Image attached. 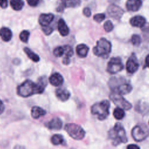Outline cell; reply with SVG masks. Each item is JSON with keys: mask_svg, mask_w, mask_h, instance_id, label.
I'll use <instances>...</instances> for the list:
<instances>
[{"mask_svg": "<svg viewBox=\"0 0 149 149\" xmlns=\"http://www.w3.org/2000/svg\"><path fill=\"white\" fill-rule=\"evenodd\" d=\"M45 126L49 129L59 130L62 128V122L60 118L56 117L46 123Z\"/></svg>", "mask_w": 149, "mask_h": 149, "instance_id": "cell-12", "label": "cell"}, {"mask_svg": "<svg viewBox=\"0 0 149 149\" xmlns=\"http://www.w3.org/2000/svg\"><path fill=\"white\" fill-rule=\"evenodd\" d=\"M145 67L149 68V55H148L145 59Z\"/></svg>", "mask_w": 149, "mask_h": 149, "instance_id": "cell-40", "label": "cell"}, {"mask_svg": "<svg viewBox=\"0 0 149 149\" xmlns=\"http://www.w3.org/2000/svg\"><path fill=\"white\" fill-rule=\"evenodd\" d=\"M109 98L111 100L120 108L125 110H129L132 108V104L119 94L112 92L109 95Z\"/></svg>", "mask_w": 149, "mask_h": 149, "instance_id": "cell-6", "label": "cell"}, {"mask_svg": "<svg viewBox=\"0 0 149 149\" xmlns=\"http://www.w3.org/2000/svg\"><path fill=\"white\" fill-rule=\"evenodd\" d=\"M45 87L39 84H36L30 80H27L17 87V94L22 97H28L36 94H41Z\"/></svg>", "mask_w": 149, "mask_h": 149, "instance_id": "cell-1", "label": "cell"}, {"mask_svg": "<svg viewBox=\"0 0 149 149\" xmlns=\"http://www.w3.org/2000/svg\"><path fill=\"white\" fill-rule=\"evenodd\" d=\"M109 107L110 102L105 100L93 105L91 107V112L93 115H96L99 120H102L109 115Z\"/></svg>", "mask_w": 149, "mask_h": 149, "instance_id": "cell-4", "label": "cell"}, {"mask_svg": "<svg viewBox=\"0 0 149 149\" xmlns=\"http://www.w3.org/2000/svg\"><path fill=\"white\" fill-rule=\"evenodd\" d=\"M76 53L79 57L85 58L88 52L89 48L85 44H81L78 45L76 48Z\"/></svg>", "mask_w": 149, "mask_h": 149, "instance_id": "cell-21", "label": "cell"}, {"mask_svg": "<svg viewBox=\"0 0 149 149\" xmlns=\"http://www.w3.org/2000/svg\"><path fill=\"white\" fill-rule=\"evenodd\" d=\"M83 13L84 14V16H86V17H90L91 16V10L89 8H84L83 9Z\"/></svg>", "mask_w": 149, "mask_h": 149, "instance_id": "cell-34", "label": "cell"}, {"mask_svg": "<svg viewBox=\"0 0 149 149\" xmlns=\"http://www.w3.org/2000/svg\"><path fill=\"white\" fill-rule=\"evenodd\" d=\"M127 149H140V147L136 144H129L127 146Z\"/></svg>", "mask_w": 149, "mask_h": 149, "instance_id": "cell-37", "label": "cell"}, {"mask_svg": "<svg viewBox=\"0 0 149 149\" xmlns=\"http://www.w3.org/2000/svg\"><path fill=\"white\" fill-rule=\"evenodd\" d=\"M109 137L115 146L121 143H126L127 140L125 130L120 123H116L114 127L109 130Z\"/></svg>", "mask_w": 149, "mask_h": 149, "instance_id": "cell-2", "label": "cell"}, {"mask_svg": "<svg viewBox=\"0 0 149 149\" xmlns=\"http://www.w3.org/2000/svg\"><path fill=\"white\" fill-rule=\"evenodd\" d=\"M30 36V33L27 30L22 31L19 35L20 40L23 42H27L29 40V38Z\"/></svg>", "mask_w": 149, "mask_h": 149, "instance_id": "cell-28", "label": "cell"}, {"mask_svg": "<svg viewBox=\"0 0 149 149\" xmlns=\"http://www.w3.org/2000/svg\"><path fill=\"white\" fill-rule=\"evenodd\" d=\"M43 32L44 33V34L45 35H49L50 34L52 33V31H53V29L49 26H45V27H42V29Z\"/></svg>", "mask_w": 149, "mask_h": 149, "instance_id": "cell-33", "label": "cell"}, {"mask_svg": "<svg viewBox=\"0 0 149 149\" xmlns=\"http://www.w3.org/2000/svg\"><path fill=\"white\" fill-rule=\"evenodd\" d=\"M10 4L13 9L20 10L24 6V2L21 0H12L10 2Z\"/></svg>", "mask_w": 149, "mask_h": 149, "instance_id": "cell-24", "label": "cell"}, {"mask_svg": "<svg viewBox=\"0 0 149 149\" xmlns=\"http://www.w3.org/2000/svg\"><path fill=\"white\" fill-rule=\"evenodd\" d=\"M24 51L26 53V54L27 55V56L33 62H37L40 61V57L39 56L34 53L33 51H32L30 48H24Z\"/></svg>", "mask_w": 149, "mask_h": 149, "instance_id": "cell-23", "label": "cell"}, {"mask_svg": "<svg viewBox=\"0 0 149 149\" xmlns=\"http://www.w3.org/2000/svg\"><path fill=\"white\" fill-rule=\"evenodd\" d=\"M113 115L115 119H116L118 120H120L125 116V112L123 109L117 107L113 110Z\"/></svg>", "mask_w": 149, "mask_h": 149, "instance_id": "cell-25", "label": "cell"}, {"mask_svg": "<svg viewBox=\"0 0 149 149\" xmlns=\"http://www.w3.org/2000/svg\"><path fill=\"white\" fill-rule=\"evenodd\" d=\"M5 109V106L2 102V101L0 100V114H1Z\"/></svg>", "mask_w": 149, "mask_h": 149, "instance_id": "cell-38", "label": "cell"}, {"mask_svg": "<svg viewBox=\"0 0 149 149\" xmlns=\"http://www.w3.org/2000/svg\"><path fill=\"white\" fill-rule=\"evenodd\" d=\"M139 64L137 62V59L134 54H132V55L129 58L126 62V68L127 72L129 73H133L136 72L139 69Z\"/></svg>", "mask_w": 149, "mask_h": 149, "instance_id": "cell-9", "label": "cell"}, {"mask_svg": "<svg viewBox=\"0 0 149 149\" xmlns=\"http://www.w3.org/2000/svg\"><path fill=\"white\" fill-rule=\"evenodd\" d=\"M132 90V87L129 84H122L119 86L116 87L113 89V91L120 95H124L129 93Z\"/></svg>", "mask_w": 149, "mask_h": 149, "instance_id": "cell-13", "label": "cell"}, {"mask_svg": "<svg viewBox=\"0 0 149 149\" xmlns=\"http://www.w3.org/2000/svg\"><path fill=\"white\" fill-rule=\"evenodd\" d=\"M80 3V1H62V4L57 8V11L61 12L63 10L64 8L66 7H75L79 5Z\"/></svg>", "mask_w": 149, "mask_h": 149, "instance_id": "cell-22", "label": "cell"}, {"mask_svg": "<svg viewBox=\"0 0 149 149\" xmlns=\"http://www.w3.org/2000/svg\"><path fill=\"white\" fill-rule=\"evenodd\" d=\"M111 43L105 38H101L97 41L96 45L93 49V52L98 57L107 58L111 53Z\"/></svg>", "mask_w": 149, "mask_h": 149, "instance_id": "cell-3", "label": "cell"}, {"mask_svg": "<svg viewBox=\"0 0 149 149\" xmlns=\"http://www.w3.org/2000/svg\"><path fill=\"white\" fill-rule=\"evenodd\" d=\"M46 114V111L42 108L37 106H34L31 108V115L34 119H38Z\"/></svg>", "mask_w": 149, "mask_h": 149, "instance_id": "cell-19", "label": "cell"}, {"mask_svg": "<svg viewBox=\"0 0 149 149\" xmlns=\"http://www.w3.org/2000/svg\"><path fill=\"white\" fill-rule=\"evenodd\" d=\"M65 130L73 139L80 140L85 136V131L79 125L76 123H68L65 126Z\"/></svg>", "mask_w": 149, "mask_h": 149, "instance_id": "cell-5", "label": "cell"}, {"mask_svg": "<svg viewBox=\"0 0 149 149\" xmlns=\"http://www.w3.org/2000/svg\"><path fill=\"white\" fill-rule=\"evenodd\" d=\"M0 6L2 8H6L8 6L7 1H0Z\"/></svg>", "mask_w": 149, "mask_h": 149, "instance_id": "cell-36", "label": "cell"}, {"mask_svg": "<svg viewBox=\"0 0 149 149\" xmlns=\"http://www.w3.org/2000/svg\"><path fill=\"white\" fill-rule=\"evenodd\" d=\"M58 29L60 34L62 36H66L69 33V29L62 19H60L58 21Z\"/></svg>", "mask_w": 149, "mask_h": 149, "instance_id": "cell-18", "label": "cell"}, {"mask_svg": "<svg viewBox=\"0 0 149 149\" xmlns=\"http://www.w3.org/2000/svg\"><path fill=\"white\" fill-rule=\"evenodd\" d=\"M70 149H74V148H70Z\"/></svg>", "mask_w": 149, "mask_h": 149, "instance_id": "cell-42", "label": "cell"}, {"mask_svg": "<svg viewBox=\"0 0 149 149\" xmlns=\"http://www.w3.org/2000/svg\"><path fill=\"white\" fill-rule=\"evenodd\" d=\"M107 12L111 17L115 19H119L123 14V10L122 9L113 4H112L108 6Z\"/></svg>", "mask_w": 149, "mask_h": 149, "instance_id": "cell-10", "label": "cell"}, {"mask_svg": "<svg viewBox=\"0 0 149 149\" xmlns=\"http://www.w3.org/2000/svg\"><path fill=\"white\" fill-rule=\"evenodd\" d=\"M142 5V2L139 0H129L126 2V7L128 10L137 11Z\"/></svg>", "mask_w": 149, "mask_h": 149, "instance_id": "cell-15", "label": "cell"}, {"mask_svg": "<svg viewBox=\"0 0 149 149\" xmlns=\"http://www.w3.org/2000/svg\"><path fill=\"white\" fill-rule=\"evenodd\" d=\"M54 16L52 13L41 14L38 18V22L42 27L48 26L53 20Z\"/></svg>", "mask_w": 149, "mask_h": 149, "instance_id": "cell-11", "label": "cell"}, {"mask_svg": "<svg viewBox=\"0 0 149 149\" xmlns=\"http://www.w3.org/2000/svg\"><path fill=\"white\" fill-rule=\"evenodd\" d=\"M38 2H39V1L37 0H29V1H27V3L30 6H36L37 5Z\"/></svg>", "mask_w": 149, "mask_h": 149, "instance_id": "cell-35", "label": "cell"}, {"mask_svg": "<svg viewBox=\"0 0 149 149\" xmlns=\"http://www.w3.org/2000/svg\"><path fill=\"white\" fill-rule=\"evenodd\" d=\"M62 63L65 65H68L70 63V58L64 57L62 61Z\"/></svg>", "mask_w": 149, "mask_h": 149, "instance_id": "cell-39", "label": "cell"}, {"mask_svg": "<svg viewBox=\"0 0 149 149\" xmlns=\"http://www.w3.org/2000/svg\"><path fill=\"white\" fill-rule=\"evenodd\" d=\"M146 23L145 18L141 16H135L131 18L130 20V24L133 27H143Z\"/></svg>", "mask_w": 149, "mask_h": 149, "instance_id": "cell-16", "label": "cell"}, {"mask_svg": "<svg viewBox=\"0 0 149 149\" xmlns=\"http://www.w3.org/2000/svg\"><path fill=\"white\" fill-rule=\"evenodd\" d=\"M51 143L54 145H59L63 143V137L61 134H56L52 136V137L51 139Z\"/></svg>", "mask_w": 149, "mask_h": 149, "instance_id": "cell-26", "label": "cell"}, {"mask_svg": "<svg viewBox=\"0 0 149 149\" xmlns=\"http://www.w3.org/2000/svg\"><path fill=\"white\" fill-rule=\"evenodd\" d=\"M104 29L107 32L111 31L113 29V25L111 20H107L104 24Z\"/></svg>", "mask_w": 149, "mask_h": 149, "instance_id": "cell-31", "label": "cell"}, {"mask_svg": "<svg viewBox=\"0 0 149 149\" xmlns=\"http://www.w3.org/2000/svg\"><path fill=\"white\" fill-rule=\"evenodd\" d=\"M141 40L139 35L133 34L131 38V42L134 45H139L141 43Z\"/></svg>", "mask_w": 149, "mask_h": 149, "instance_id": "cell-29", "label": "cell"}, {"mask_svg": "<svg viewBox=\"0 0 149 149\" xmlns=\"http://www.w3.org/2000/svg\"><path fill=\"white\" fill-rule=\"evenodd\" d=\"M149 134L148 129L143 126L137 125L134 126L132 130V136L136 141L144 140Z\"/></svg>", "mask_w": 149, "mask_h": 149, "instance_id": "cell-7", "label": "cell"}, {"mask_svg": "<svg viewBox=\"0 0 149 149\" xmlns=\"http://www.w3.org/2000/svg\"><path fill=\"white\" fill-rule=\"evenodd\" d=\"M123 68V65L121 59L119 57H113L107 64V70L109 73L115 74L121 71Z\"/></svg>", "mask_w": 149, "mask_h": 149, "instance_id": "cell-8", "label": "cell"}, {"mask_svg": "<svg viewBox=\"0 0 149 149\" xmlns=\"http://www.w3.org/2000/svg\"><path fill=\"white\" fill-rule=\"evenodd\" d=\"M55 94L56 97L62 101H67L70 96V94L68 90L63 88H59L55 91Z\"/></svg>", "mask_w": 149, "mask_h": 149, "instance_id": "cell-17", "label": "cell"}, {"mask_svg": "<svg viewBox=\"0 0 149 149\" xmlns=\"http://www.w3.org/2000/svg\"><path fill=\"white\" fill-rule=\"evenodd\" d=\"M63 51H64V54L65 55V57L70 58L71 56L73 55V48L69 46V45H65L63 47Z\"/></svg>", "mask_w": 149, "mask_h": 149, "instance_id": "cell-27", "label": "cell"}, {"mask_svg": "<svg viewBox=\"0 0 149 149\" xmlns=\"http://www.w3.org/2000/svg\"><path fill=\"white\" fill-rule=\"evenodd\" d=\"M53 54L56 57H61L64 54L63 47H58L54 49Z\"/></svg>", "mask_w": 149, "mask_h": 149, "instance_id": "cell-30", "label": "cell"}, {"mask_svg": "<svg viewBox=\"0 0 149 149\" xmlns=\"http://www.w3.org/2000/svg\"><path fill=\"white\" fill-rule=\"evenodd\" d=\"M14 149H24V147L21 146H16Z\"/></svg>", "mask_w": 149, "mask_h": 149, "instance_id": "cell-41", "label": "cell"}, {"mask_svg": "<svg viewBox=\"0 0 149 149\" xmlns=\"http://www.w3.org/2000/svg\"><path fill=\"white\" fill-rule=\"evenodd\" d=\"M0 37L4 41H9L12 37L11 30L7 27H2L0 29Z\"/></svg>", "mask_w": 149, "mask_h": 149, "instance_id": "cell-20", "label": "cell"}, {"mask_svg": "<svg viewBox=\"0 0 149 149\" xmlns=\"http://www.w3.org/2000/svg\"><path fill=\"white\" fill-rule=\"evenodd\" d=\"M49 82L54 86H59L63 83V78L59 73H55L49 77Z\"/></svg>", "mask_w": 149, "mask_h": 149, "instance_id": "cell-14", "label": "cell"}, {"mask_svg": "<svg viewBox=\"0 0 149 149\" xmlns=\"http://www.w3.org/2000/svg\"><path fill=\"white\" fill-rule=\"evenodd\" d=\"M105 18V15L104 13H98L93 16V19L98 23L102 22Z\"/></svg>", "mask_w": 149, "mask_h": 149, "instance_id": "cell-32", "label": "cell"}]
</instances>
